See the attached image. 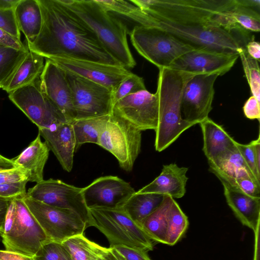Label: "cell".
Masks as SVG:
<instances>
[{
	"mask_svg": "<svg viewBox=\"0 0 260 260\" xmlns=\"http://www.w3.org/2000/svg\"><path fill=\"white\" fill-rule=\"evenodd\" d=\"M245 116L250 119H260V102L253 95L246 101L243 107Z\"/></svg>",
	"mask_w": 260,
	"mask_h": 260,
	"instance_id": "45",
	"label": "cell"
},
{
	"mask_svg": "<svg viewBox=\"0 0 260 260\" xmlns=\"http://www.w3.org/2000/svg\"><path fill=\"white\" fill-rule=\"evenodd\" d=\"M208 162L210 171L219 179L229 180L249 177L260 182L251 172L236 145L214 160Z\"/></svg>",
	"mask_w": 260,
	"mask_h": 260,
	"instance_id": "25",
	"label": "cell"
},
{
	"mask_svg": "<svg viewBox=\"0 0 260 260\" xmlns=\"http://www.w3.org/2000/svg\"><path fill=\"white\" fill-rule=\"evenodd\" d=\"M114 247L126 260H151L147 252L124 246H114Z\"/></svg>",
	"mask_w": 260,
	"mask_h": 260,
	"instance_id": "44",
	"label": "cell"
},
{
	"mask_svg": "<svg viewBox=\"0 0 260 260\" xmlns=\"http://www.w3.org/2000/svg\"><path fill=\"white\" fill-rule=\"evenodd\" d=\"M0 171H2V170H0Z\"/></svg>",
	"mask_w": 260,
	"mask_h": 260,
	"instance_id": "56",
	"label": "cell"
},
{
	"mask_svg": "<svg viewBox=\"0 0 260 260\" xmlns=\"http://www.w3.org/2000/svg\"><path fill=\"white\" fill-rule=\"evenodd\" d=\"M255 234V244L253 260H259V225L254 232Z\"/></svg>",
	"mask_w": 260,
	"mask_h": 260,
	"instance_id": "51",
	"label": "cell"
},
{
	"mask_svg": "<svg viewBox=\"0 0 260 260\" xmlns=\"http://www.w3.org/2000/svg\"></svg>",
	"mask_w": 260,
	"mask_h": 260,
	"instance_id": "55",
	"label": "cell"
},
{
	"mask_svg": "<svg viewBox=\"0 0 260 260\" xmlns=\"http://www.w3.org/2000/svg\"><path fill=\"white\" fill-rule=\"evenodd\" d=\"M9 98L39 129H49L68 122L41 90L39 78L9 93Z\"/></svg>",
	"mask_w": 260,
	"mask_h": 260,
	"instance_id": "12",
	"label": "cell"
},
{
	"mask_svg": "<svg viewBox=\"0 0 260 260\" xmlns=\"http://www.w3.org/2000/svg\"><path fill=\"white\" fill-rule=\"evenodd\" d=\"M81 192L87 208H121L136 191L128 183L116 176H105L94 180Z\"/></svg>",
	"mask_w": 260,
	"mask_h": 260,
	"instance_id": "16",
	"label": "cell"
},
{
	"mask_svg": "<svg viewBox=\"0 0 260 260\" xmlns=\"http://www.w3.org/2000/svg\"><path fill=\"white\" fill-rule=\"evenodd\" d=\"M82 188L67 184L60 180H43L29 188L26 196L44 204L77 213L87 224L89 212L85 203Z\"/></svg>",
	"mask_w": 260,
	"mask_h": 260,
	"instance_id": "13",
	"label": "cell"
},
{
	"mask_svg": "<svg viewBox=\"0 0 260 260\" xmlns=\"http://www.w3.org/2000/svg\"><path fill=\"white\" fill-rule=\"evenodd\" d=\"M245 49L250 56L258 61H259L260 44L259 42L251 40L246 44Z\"/></svg>",
	"mask_w": 260,
	"mask_h": 260,
	"instance_id": "48",
	"label": "cell"
},
{
	"mask_svg": "<svg viewBox=\"0 0 260 260\" xmlns=\"http://www.w3.org/2000/svg\"><path fill=\"white\" fill-rule=\"evenodd\" d=\"M64 71L72 93L75 120L111 114L112 91L75 74Z\"/></svg>",
	"mask_w": 260,
	"mask_h": 260,
	"instance_id": "11",
	"label": "cell"
},
{
	"mask_svg": "<svg viewBox=\"0 0 260 260\" xmlns=\"http://www.w3.org/2000/svg\"><path fill=\"white\" fill-rule=\"evenodd\" d=\"M27 181L0 184V197L13 199L22 198L26 194Z\"/></svg>",
	"mask_w": 260,
	"mask_h": 260,
	"instance_id": "41",
	"label": "cell"
},
{
	"mask_svg": "<svg viewBox=\"0 0 260 260\" xmlns=\"http://www.w3.org/2000/svg\"><path fill=\"white\" fill-rule=\"evenodd\" d=\"M39 81L42 92L63 115L67 121H74L76 113L64 70L52 60L46 59Z\"/></svg>",
	"mask_w": 260,
	"mask_h": 260,
	"instance_id": "18",
	"label": "cell"
},
{
	"mask_svg": "<svg viewBox=\"0 0 260 260\" xmlns=\"http://www.w3.org/2000/svg\"><path fill=\"white\" fill-rule=\"evenodd\" d=\"M102 260H126L114 247L108 248L107 251Z\"/></svg>",
	"mask_w": 260,
	"mask_h": 260,
	"instance_id": "50",
	"label": "cell"
},
{
	"mask_svg": "<svg viewBox=\"0 0 260 260\" xmlns=\"http://www.w3.org/2000/svg\"><path fill=\"white\" fill-rule=\"evenodd\" d=\"M194 74L169 68L159 69L156 93L158 117L155 130L154 147L161 152L175 142L184 131L196 125L183 119L181 95L186 83Z\"/></svg>",
	"mask_w": 260,
	"mask_h": 260,
	"instance_id": "2",
	"label": "cell"
},
{
	"mask_svg": "<svg viewBox=\"0 0 260 260\" xmlns=\"http://www.w3.org/2000/svg\"><path fill=\"white\" fill-rule=\"evenodd\" d=\"M0 260H35L33 257L6 250H0Z\"/></svg>",
	"mask_w": 260,
	"mask_h": 260,
	"instance_id": "47",
	"label": "cell"
},
{
	"mask_svg": "<svg viewBox=\"0 0 260 260\" xmlns=\"http://www.w3.org/2000/svg\"><path fill=\"white\" fill-rule=\"evenodd\" d=\"M28 52V49L18 50L0 46V88L10 78Z\"/></svg>",
	"mask_w": 260,
	"mask_h": 260,
	"instance_id": "35",
	"label": "cell"
},
{
	"mask_svg": "<svg viewBox=\"0 0 260 260\" xmlns=\"http://www.w3.org/2000/svg\"><path fill=\"white\" fill-rule=\"evenodd\" d=\"M59 1L93 32L104 49L120 66L126 69L136 66L127 43V28L122 21L96 0Z\"/></svg>",
	"mask_w": 260,
	"mask_h": 260,
	"instance_id": "3",
	"label": "cell"
},
{
	"mask_svg": "<svg viewBox=\"0 0 260 260\" xmlns=\"http://www.w3.org/2000/svg\"><path fill=\"white\" fill-rule=\"evenodd\" d=\"M150 27L162 29L198 50L239 55L245 47L234 35L235 31H230L217 26L181 25L152 17Z\"/></svg>",
	"mask_w": 260,
	"mask_h": 260,
	"instance_id": "7",
	"label": "cell"
},
{
	"mask_svg": "<svg viewBox=\"0 0 260 260\" xmlns=\"http://www.w3.org/2000/svg\"><path fill=\"white\" fill-rule=\"evenodd\" d=\"M110 115L76 119L72 122L76 140L75 150L85 143L98 145L100 135Z\"/></svg>",
	"mask_w": 260,
	"mask_h": 260,
	"instance_id": "32",
	"label": "cell"
},
{
	"mask_svg": "<svg viewBox=\"0 0 260 260\" xmlns=\"http://www.w3.org/2000/svg\"><path fill=\"white\" fill-rule=\"evenodd\" d=\"M223 180L246 194L254 197H260V182L249 177H243L229 180Z\"/></svg>",
	"mask_w": 260,
	"mask_h": 260,
	"instance_id": "39",
	"label": "cell"
},
{
	"mask_svg": "<svg viewBox=\"0 0 260 260\" xmlns=\"http://www.w3.org/2000/svg\"><path fill=\"white\" fill-rule=\"evenodd\" d=\"M12 200L0 197V233L1 234L3 232L7 210Z\"/></svg>",
	"mask_w": 260,
	"mask_h": 260,
	"instance_id": "49",
	"label": "cell"
},
{
	"mask_svg": "<svg viewBox=\"0 0 260 260\" xmlns=\"http://www.w3.org/2000/svg\"><path fill=\"white\" fill-rule=\"evenodd\" d=\"M33 257L35 260H72L62 243L51 240L43 244Z\"/></svg>",
	"mask_w": 260,
	"mask_h": 260,
	"instance_id": "38",
	"label": "cell"
},
{
	"mask_svg": "<svg viewBox=\"0 0 260 260\" xmlns=\"http://www.w3.org/2000/svg\"><path fill=\"white\" fill-rule=\"evenodd\" d=\"M217 74L194 76L185 85L181 101L183 119L196 124L208 117L212 110Z\"/></svg>",
	"mask_w": 260,
	"mask_h": 260,
	"instance_id": "14",
	"label": "cell"
},
{
	"mask_svg": "<svg viewBox=\"0 0 260 260\" xmlns=\"http://www.w3.org/2000/svg\"><path fill=\"white\" fill-rule=\"evenodd\" d=\"M129 35L137 51L158 69L169 68L183 55L198 50L157 27L135 26Z\"/></svg>",
	"mask_w": 260,
	"mask_h": 260,
	"instance_id": "8",
	"label": "cell"
},
{
	"mask_svg": "<svg viewBox=\"0 0 260 260\" xmlns=\"http://www.w3.org/2000/svg\"><path fill=\"white\" fill-rule=\"evenodd\" d=\"M159 20L181 25H214L213 16L237 4L236 0H131Z\"/></svg>",
	"mask_w": 260,
	"mask_h": 260,
	"instance_id": "4",
	"label": "cell"
},
{
	"mask_svg": "<svg viewBox=\"0 0 260 260\" xmlns=\"http://www.w3.org/2000/svg\"><path fill=\"white\" fill-rule=\"evenodd\" d=\"M42 16L39 35L29 50L45 59L68 58L120 66L93 32L59 0H38Z\"/></svg>",
	"mask_w": 260,
	"mask_h": 260,
	"instance_id": "1",
	"label": "cell"
},
{
	"mask_svg": "<svg viewBox=\"0 0 260 260\" xmlns=\"http://www.w3.org/2000/svg\"><path fill=\"white\" fill-rule=\"evenodd\" d=\"M14 13L20 31L27 43H32L39 35L42 24V16L38 0H19Z\"/></svg>",
	"mask_w": 260,
	"mask_h": 260,
	"instance_id": "27",
	"label": "cell"
},
{
	"mask_svg": "<svg viewBox=\"0 0 260 260\" xmlns=\"http://www.w3.org/2000/svg\"><path fill=\"white\" fill-rule=\"evenodd\" d=\"M146 89L143 79L132 73L124 78L112 92V107L125 96Z\"/></svg>",
	"mask_w": 260,
	"mask_h": 260,
	"instance_id": "37",
	"label": "cell"
},
{
	"mask_svg": "<svg viewBox=\"0 0 260 260\" xmlns=\"http://www.w3.org/2000/svg\"><path fill=\"white\" fill-rule=\"evenodd\" d=\"M111 114L125 119L142 132L155 131L158 117L157 95L146 89L125 96L113 106Z\"/></svg>",
	"mask_w": 260,
	"mask_h": 260,
	"instance_id": "15",
	"label": "cell"
},
{
	"mask_svg": "<svg viewBox=\"0 0 260 260\" xmlns=\"http://www.w3.org/2000/svg\"><path fill=\"white\" fill-rule=\"evenodd\" d=\"M14 167L12 159L7 158L0 154V170H4Z\"/></svg>",
	"mask_w": 260,
	"mask_h": 260,
	"instance_id": "53",
	"label": "cell"
},
{
	"mask_svg": "<svg viewBox=\"0 0 260 260\" xmlns=\"http://www.w3.org/2000/svg\"><path fill=\"white\" fill-rule=\"evenodd\" d=\"M50 149L42 142L39 133L36 139L16 158L12 159L15 167L24 172L28 182L43 180L44 169L48 160Z\"/></svg>",
	"mask_w": 260,
	"mask_h": 260,
	"instance_id": "23",
	"label": "cell"
},
{
	"mask_svg": "<svg viewBox=\"0 0 260 260\" xmlns=\"http://www.w3.org/2000/svg\"><path fill=\"white\" fill-rule=\"evenodd\" d=\"M224 16L231 30H260V16L256 10L242 6L237 0V4L225 11Z\"/></svg>",
	"mask_w": 260,
	"mask_h": 260,
	"instance_id": "31",
	"label": "cell"
},
{
	"mask_svg": "<svg viewBox=\"0 0 260 260\" xmlns=\"http://www.w3.org/2000/svg\"><path fill=\"white\" fill-rule=\"evenodd\" d=\"M252 95L260 102V73L258 61L249 55L245 47L239 54Z\"/></svg>",
	"mask_w": 260,
	"mask_h": 260,
	"instance_id": "36",
	"label": "cell"
},
{
	"mask_svg": "<svg viewBox=\"0 0 260 260\" xmlns=\"http://www.w3.org/2000/svg\"><path fill=\"white\" fill-rule=\"evenodd\" d=\"M236 145L253 175L258 181H260V170L256 165L251 142L247 144H243L236 142Z\"/></svg>",
	"mask_w": 260,
	"mask_h": 260,
	"instance_id": "42",
	"label": "cell"
},
{
	"mask_svg": "<svg viewBox=\"0 0 260 260\" xmlns=\"http://www.w3.org/2000/svg\"><path fill=\"white\" fill-rule=\"evenodd\" d=\"M141 141V131L125 119L110 114L98 145L112 154L120 167L128 172L140 153Z\"/></svg>",
	"mask_w": 260,
	"mask_h": 260,
	"instance_id": "9",
	"label": "cell"
},
{
	"mask_svg": "<svg viewBox=\"0 0 260 260\" xmlns=\"http://www.w3.org/2000/svg\"><path fill=\"white\" fill-rule=\"evenodd\" d=\"M61 243L72 260H102L108 250L89 240L83 234L70 237Z\"/></svg>",
	"mask_w": 260,
	"mask_h": 260,
	"instance_id": "30",
	"label": "cell"
},
{
	"mask_svg": "<svg viewBox=\"0 0 260 260\" xmlns=\"http://www.w3.org/2000/svg\"><path fill=\"white\" fill-rule=\"evenodd\" d=\"M104 9L111 14L127 19L136 26L150 27L152 17L136 5L122 0H96Z\"/></svg>",
	"mask_w": 260,
	"mask_h": 260,
	"instance_id": "33",
	"label": "cell"
},
{
	"mask_svg": "<svg viewBox=\"0 0 260 260\" xmlns=\"http://www.w3.org/2000/svg\"><path fill=\"white\" fill-rule=\"evenodd\" d=\"M0 28L11 36L21 40V34L14 10L0 9Z\"/></svg>",
	"mask_w": 260,
	"mask_h": 260,
	"instance_id": "40",
	"label": "cell"
},
{
	"mask_svg": "<svg viewBox=\"0 0 260 260\" xmlns=\"http://www.w3.org/2000/svg\"><path fill=\"white\" fill-rule=\"evenodd\" d=\"M27 181L26 173L21 169L14 167L0 171V184Z\"/></svg>",
	"mask_w": 260,
	"mask_h": 260,
	"instance_id": "43",
	"label": "cell"
},
{
	"mask_svg": "<svg viewBox=\"0 0 260 260\" xmlns=\"http://www.w3.org/2000/svg\"><path fill=\"white\" fill-rule=\"evenodd\" d=\"M239 57L236 54L195 50L181 56L169 68L196 75L217 74L221 76L231 70Z\"/></svg>",
	"mask_w": 260,
	"mask_h": 260,
	"instance_id": "19",
	"label": "cell"
},
{
	"mask_svg": "<svg viewBox=\"0 0 260 260\" xmlns=\"http://www.w3.org/2000/svg\"><path fill=\"white\" fill-rule=\"evenodd\" d=\"M0 46L11 47L18 50H24L27 48L21 40L11 36L1 28Z\"/></svg>",
	"mask_w": 260,
	"mask_h": 260,
	"instance_id": "46",
	"label": "cell"
},
{
	"mask_svg": "<svg viewBox=\"0 0 260 260\" xmlns=\"http://www.w3.org/2000/svg\"><path fill=\"white\" fill-rule=\"evenodd\" d=\"M49 59L63 70L102 85L112 92L124 78L132 74L121 66L68 58Z\"/></svg>",
	"mask_w": 260,
	"mask_h": 260,
	"instance_id": "17",
	"label": "cell"
},
{
	"mask_svg": "<svg viewBox=\"0 0 260 260\" xmlns=\"http://www.w3.org/2000/svg\"><path fill=\"white\" fill-rule=\"evenodd\" d=\"M199 124L203 134V151L208 161L214 160L235 146L236 141L224 128L209 117Z\"/></svg>",
	"mask_w": 260,
	"mask_h": 260,
	"instance_id": "24",
	"label": "cell"
},
{
	"mask_svg": "<svg viewBox=\"0 0 260 260\" xmlns=\"http://www.w3.org/2000/svg\"><path fill=\"white\" fill-rule=\"evenodd\" d=\"M173 199L165 195L160 205L141 224L143 230L153 242L166 244L168 213Z\"/></svg>",
	"mask_w": 260,
	"mask_h": 260,
	"instance_id": "29",
	"label": "cell"
},
{
	"mask_svg": "<svg viewBox=\"0 0 260 260\" xmlns=\"http://www.w3.org/2000/svg\"><path fill=\"white\" fill-rule=\"evenodd\" d=\"M164 195L136 191L121 207L128 215L141 226L143 221L161 203Z\"/></svg>",
	"mask_w": 260,
	"mask_h": 260,
	"instance_id": "28",
	"label": "cell"
},
{
	"mask_svg": "<svg viewBox=\"0 0 260 260\" xmlns=\"http://www.w3.org/2000/svg\"><path fill=\"white\" fill-rule=\"evenodd\" d=\"M188 225L187 217L173 199L168 213L166 244H175L183 235Z\"/></svg>",
	"mask_w": 260,
	"mask_h": 260,
	"instance_id": "34",
	"label": "cell"
},
{
	"mask_svg": "<svg viewBox=\"0 0 260 260\" xmlns=\"http://www.w3.org/2000/svg\"><path fill=\"white\" fill-rule=\"evenodd\" d=\"M22 199L50 240L61 243L84 233L86 224L75 212L44 204L26 195Z\"/></svg>",
	"mask_w": 260,
	"mask_h": 260,
	"instance_id": "10",
	"label": "cell"
},
{
	"mask_svg": "<svg viewBox=\"0 0 260 260\" xmlns=\"http://www.w3.org/2000/svg\"><path fill=\"white\" fill-rule=\"evenodd\" d=\"M39 133L44 139L62 169L70 172L76 152V140L72 122L61 123L49 129L40 128Z\"/></svg>",
	"mask_w": 260,
	"mask_h": 260,
	"instance_id": "20",
	"label": "cell"
},
{
	"mask_svg": "<svg viewBox=\"0 0 260 260\" xmlns=\"http://www.w3.org/2000/svg\"><path fill=\"white\" fill-rule=\"evenodd\" d=\"M44 58L28 50V52L2 89L10 93L34 82L39 78L44 67Z\"/></svg>",
	"mask_w": 260,
	"mask_h": 260,
	"instance_id": "26",
	"label": "cell"
},
{
	"mask_svg": "<svg viewBox=\"0 0 260 260\" xmlns=\"http://www.w3.org/2000/svg\"><path fill=\"white\" fill-rule=\"evenodd\" d=\"M19 0H0V9L14 10Z\"/></svg>",
	"mask_w": 260,
	"mask_h": 260,
	"instance_id": "52",
	"label": "cell"
},
{
	"mask_svg": "<svg viewBox=\"0 0 260 260\" xmlns=\"http://www.w3.org/2000/svg\"><path fill=\"white\" fill-rule=\"evenodd\" d=\"M88 210L87 226L98 229L108 239L110 247L124 246L146 252L153 250V241L122 208Z\"/></svg>",
	"mask_w": 260,
	"mask_h": 260,
	"instance_id": "6",
	"label": "cell"
},
{
	"mask_svg": "<svg viewBox=\"0 0 260 260\" xmlns=\"http://www.w3.org/2000/svg\"><path fill=\"white\" fill-rule=\"evenodd\" d=\"M188 168L176 164L163 166L161 172L154 180L137 192L167 195L173 199L183 197L186 192Z\"/></svg>",
	"mask_w": 260,
	"mask_h": 260,
	"instance_id": "21",
	"label": "cell"
},
{
	"mask_svg": "<svg viewBox=\"0 0 260 260\" xmlns=\"http://www.w3.org/2000/svg\"><path fill=\"white\" fill-rule=\"evenodd\" d=\"M1 237L5 250L31 257L50 241L21 198L11 201Z\"/></svg>",
	"mask_w": 260,
	"mask_h": 260,
	"instance_id": "5",
	"label": "cell"
},
{
	"mask_svg": "<svg viewBox=\"0 0 260 260\" xmlns=\"http://www.w3.org/2000/svg\"><path fill=\"white\" fill-rule=\"evenodd\" d=\"M226 202L241 223L254 232L260 222V197L249 196L220 180Z\"/></svg>",
	"mask_w": 260,
	"mask_h": 260,
	"instance_id": "22",
	"label": "cell"
},
{
	"mask_svg": "<svg viewBox=\"0 0 260 260\" xmlns=\"http://www.w3.org/2000/svg\"><path fill=\"white\" fill-rule=\"evenodd\" d=\"M2 237H1V234L0 233V240L1 239Z\"/></svg>",
	"mask_w": 260,
	"mask_h": 260,
	"instance_id": "54",
	"label": "cell"
}]
</instances>
